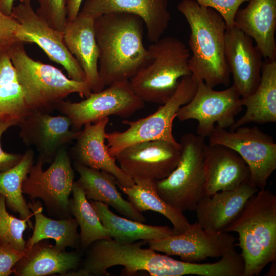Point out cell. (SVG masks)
Segmentation results:
<instances>
[{"label":"cell","instance_id":"obj_24","mask_svg":"<svg viewBox=\"0 0 276 276\" xmlns=\"http://www.w3.org/2000/svg\"><path fill=\"white\" fill-rule=\"evenodd\" d=\"M79 175L77 181L83 189L88 200L99 201L114 209L128 219L144 222L146 218L137 212L129 201L124 199L118 190V181L111 174L74 162Z\"/></svg>","mask_w":276,"mask_h":276},{"label":"cell","instance_id":"obj_30","mask_svg":"<svg viewBox=\"0 0 276 276\" xmlns=\"http://www.w3.org/2000/svg\"><path fill=\"white\" fill-rule=\"evenodd\" d=\"M30 111L8 50H0V119L19 124Z\"/></svg>","mask_w":276,"mask_h":276},{"label":"cell","instance_id":"obj_15","mask_svg":"<svg viewBox=\"0 0 276 276\" xmlns=\"http://www.w3.org/2000/svg\"><path fill=\"white\" fill-rule=\"evenodd\" d=\"M19 137L27 147L34 146L44 164L53 160L62 147L76 140L81 130H71V121L65 115L31 111L19 122Z\"/></svg>","mask_w":276,"mask_h":276},{"label":"cell","instance_id":"obj_9","mask_svg":"<svg viewBox=\"0 0 276 276\" xmlns=\"http://www.w3.org/2000/svg\"><path fill=\"white\" fill-rule=\"evenodd\" d=\"M209 138V144L222 145L238 153L248 166L249 181L259 190L265 188L276 169V143L271 135L257 127L227 130L216 126Z\"/></svg>","mask_w":276,"mask_h":276},{"label":"cell","instance_id":"obj_18","mask_svg":"<svg viewBox=\"0 0 276 276\" xmlns=\"http://www.w3.org/2000/svg\"><path fill=\"white\" fill-rule=\"evenodd\" d=\"M203 163L205 176L204 195L235 190L248 181V165L235 151L219 144H204Z\"/></svg>","mask_w":276,"mask_h":276},{"label":"cell","instance_id":"obj_38","mask_svg":"<svg viewBox=\"0 0 276 276\" xmlns=\"http://www.w3.org/2000/svg\"><path fill=\"white\" fill-rule=\"evenodd\" d=\"M83 0H66L67 22L75 20L80 11Z\"/></svg>","mask_w":276,"mask_h":276},{"label":"cell","instance_id":"obj_10","mask_svg":"<svg viewBox=\"0 0 276 276\" xmlns=\"http://www.w3.org/2000/svg\"><path fill=\"white\" fill-rule=\"evenodd\" d=\"M106 89L91 92L79 102L61 101L57 110L67 116L72 127L79 130L86 123H95L109 116L128 118L143 108L145 102L132 90L129 81L116 82Z\"/></svg>","mask_w":276,"mask_h":276},{"label":"cell","instance_id":"obj_7","mask_svg":"<svg viewBox=\"0 0 276 276\" xmlns=\"http://www.w3.org/2000/svg\"><path fill=\"white\" fill-rule=\"evenodd\" d=\"M179 143L181 156L178 165L168 177L155 182L160 197L183 213L195 211L198 201L205 194V142L204 138L199 135L187 133Z\"/></svg>","mask_w":276,"mask_h":276},{"label":"cell","instance_id":"obj_17","mask_svg":"<svg viewBox=\"0 0 276 276\" xmlns=\"http://www.w3.org/2000/svg\"><path fill=\"white\" fill-rule=\"evenodd\" d=\"M259 190L248 181L235 190L204 195L195 210L197 223L204 229L224 232L241 214L248 199Z\"/></svg>","mask_w":276,"mask_h":276},{"label":"cell","instance_id":"obj_19","mask_svg":"<svg viewBox=\"0 0 276 276\" xmlns=\"http://www.w3.org/2000/svg\"><path fill=\"white\" fill-rule=\"evenodd\" d=\"M108 121L109 117H106L95 123H85L72 148V157L75 162L111 174L117 179L118 187H131L134 181L116 164L105 144Z\"/></svg>","mask_w":276,"mask_h":276},{"label":"cell","instance_id":"obj_23","mask_svg":"<svg viewBox=\"0 0 276 276\" xmlns=\"http://www.w3.org/2000/svg\"><path fill=\"white\" fill-rule=\"evenodd\" d=\"M80 252L60 249L45 239L26 248L23 257L13 267L16 276L65 275L77 269L81 263Z\"/></svg>","mask_w":276,"mask_h":276},{"label":"cell","instance_id":"obj_34","mask_svg":"<svg viewBox=\"0 0 276 276\" xmlns=\"http://www.w3.org/2000/svg\"><path fill=\"white\" fill-rule=\"evenodd\" d=\"M201 6L211 8L218 12L224 20L226 27L235 24L236 13L242 4L250 0H194Z\"/></svg>","mask_w":276,"mask_h":276},{"label":"cell","instance_id":"obj_36","mask_svg":"<svg viewBox=\"0 0 276 276\" xmlns=\"http://www.w3.org/2000/svg\"><path fill=\"white\" fill-rule=\"evenodd\" d=\"M17 121L13 120L0 119V172H4L16 165L22 158L23 154L8 153L1 146V140L3 133L7 129L18 125Z\"/></svg>","mask_w":276,"mask_h":276},{"label":"cell","instance_id":"obj_4","mask_svg":"<svg viewBox=\"0 0 276 276\" xmlns=\"http://www.w3.org/2000/svg\"><path fill=\"white\" fill-rule=\"evenodd\" d=\"M8 52L30 110L50 113L71 94L86 98L91 93L86 82L74 80L57 67L33 59L22 42L13 44Z\"/></svg>","mask_w":276,"mask_h":276},{"label":"cell","instance_id":"obj_33","mask_svg":"<svg viewBox=\"0 0 276 276\" xmlns=\"http://www.w3.org/2000/svg\"><path fill=\"white\" fill-rule=\"evenodd\" d=\"M35 11L54 29L63 32L67 24L66 0H36Z\"/></svg>","mask_w":276,"mask_h":276},{"label":"cell","instance_id":"obj_37","mask_svg":"<svg viewBox=\"0 0 276 276\" xmlns=\"http://www.w3.org/2000/svg\"><path fill=\"white\" fill-rule=\"evenodd\" d=\"M24 254L25 252L10 246L0 245V276H8L13 273V267Z\"/></svg>","mask_w":276,"mask_h":276},{"label":"cell","instance_id":"obj_14","mask_svg":"<svg viewBox=\"0 0 276 276\" xmlns=\"http://www.w3.org/2000/svg\"><path fill=\"white\" fill-rule=\"evenodd\" d=\"M147 242L155 251L179 256L185 262L198 263L208 258L222 257L235 248V238L228 232L204 229L196 222L181 234Z\"/></svg>","mask_w":276,"mask_h":276},{"label":"cell","instance_id":"obj_13","mask_svg":"<svg viewBox=\"0 0 276 276\" xmlns=\"http://www.w3.org/2000/svg\"><path fill=\"white\" fill-rule=\"evenodd\" d=\"M181 148V145L165 140L145 141L126 147L116 159L133 180H160L168 177L178 165Z\"/></svg>","mask_w":276,"mask_h":276},{"label":"cell","instance_id":"obj_32","mask_svg":"<svg viewBox=\"0 0 276 276\" xmlns=\"http://www.w3.org/2000/svg\"><path fill=\"white\" fill-rule=\"evenodd\" d=\"M28 226L27 219L17 218L7 212L5 197L0 194V245H8L25 252L26 241L23 234Z\"/></svg>","mask_w":276,"mask_h":276},{"label":"cell","instance_id":"obj_26","mask_svg":"<svg viewBox=\"0 0 276 276\" xmlns=\"http://www.w3.org/2000/svg\"><path fill=\"white\" fill-rule=\"evenodd\" d=\"M110 238L123 243L139 240H155L174 235L173 229L167 226H154L123 218L113 213L103 202L89 200Z\"/></svg>","mask_w":276,"mask_h":276},{"label":"cell","instance_id":"obj_39","mask_svg":"<svg viewBox=\"0 0 276 276\" xmlns=\"http://www.w3.org/2000/svg\"><path fill=\"white\" fill-rule=\"evenodd\" d=\"M15 0H0V9L6 15H11ZM26 0H20L24 2Z\"/></svg>","mask_w":276,"mask_h":276},{"label":"cell","instance_id":"obj_12","mask_svg":"<svg viewBox=\"0 0 276 276\" xmlns=\"http://www.w3.org/2000/svg\"><path fill=\"white\" fill-rule=\"evenodd\" d=\"M11 15L20 25L17 34L19 42L36 44L51 61L63 67L70 78L86 82L83 71L65 43L63 32L54 29L38 15L31 0L20 2L14 6Z\"/></svg>","mask_w":276,"mask_h":276},{"label":"cell","instance_id":"obj_16","mask_svg":"<svg viewBox=\"0 0 276 276\" xmlns=\"http://www.w3.org/2000/svg\"><path fill=\"white\" fill-rule=\"evenodd\" d=\"M225 54L233 84L241 98L252 94L261 79L262 55L253 39L235 25L226 27Z\"/></svg>","mask_w":276,"mask_h":276},{"label":"cell","instance_id":"obj_1","mask_svg":"<svg viewBox=\"0 0 276 276\" xmlns=\"http://www.w3.org/2000/svg\"><path fill=\"white\" fill-rule=\"evenodd\" d=\"M144 25L139 16L127 12H110L95 18L99 74L105 86L129 81L150 61L143 42Z\"/></svg>","mask_w":276,"mask_h":276},{"label":"cell","instance_id":"obj_3","mask_svg":"<svg viewBox=\"0 0 276 276\" xmlns=\"http://www.w3.org/2000/svg\"><path fill=\"white\" fill-rule=\"evenodd\" d=\"M225 232L239 234L243 276L258 275L276 259V196L265 188L259 190Z\"/></svg>","mask_w":276,"mask_h":276},{"label":"cell","instance_id":"obj_31","mask_svg":"<svg viewBox=\"0 0 276 276\" xmlns=\"http://www.w3.org/2000/svg\"><path fill=\"white\" fill-rule=\"evenodd\" d=\"M72 193L73 197L70 199L69 208L80 227V247L87 249L96 240L110 238L108 230L103 225L83 189L77 181L74 182Z\"/></svg>","mask_w":276,"mask_h":276},{"label":"cell","instance_id":"obj_2","mask_svg":"<svg viewBox=\"0 0 276 276\" xmlns=\"http://www.w3.org/2000/svg\"><path fill=\"white\" fill-rule=\"evenodd\" d=\"M177 9L190 28L189 67L192 77L213 88L228 86L231 74L225 58L226 25L223 17L214 9L194 0H182Z\"/></svg>","mask_w":276,"mask_h":276},{"label":"cell","instance_id":"obj_25","mask_svg":"<svg viewBox=\"0 0 276 276\" xmlns=\"http://www.w3.org/2000/svg\"><path fill=\"white\" fill-rule=\"evenodd\" d=\"M240 102L242 106L246 107V112L235 121L230 130L249 123L276 122V59L263 61L257 88L250 95L241 98Z\"/></svg>","mask_w":276,"mask_h":276},{"label":"cell","instance_id":"obj_28","mask_svg":"<svg viewBox=\"0 0 276 276\" xmlns=\"http://www.w3.org/2000/svg\"><path fill=\"white\" fill-rule=\"evenodd\" d=\"M131 187H119L128 196L134 209L141 213L153 211L166 217L173 224L174 235L184 232L190 223L183 212L174 208L166 202L158 195L155 180L148 179L134 180Z\"/></svg>","mask_w":276,"mask_h":276},{"label":"cell","instance_id":"obj_35","mask_svg":"<svg viewBox=\"0 0 276 276\" xmlns=\"http://www.w3.org/2000/svg\"><path fill=\"white\" fill-rule=\"evenodd\" d=\"M20 24L12 15L3 13L0 9V50H8L19 42L17 37Z\"/></svg>","mask_w":276,"mask_h":276},{"label":"cell","instance_id":"obj_20","mask_svg":"<svg viewBox=\"0 0 276 276\" xmlns=\"http://www.w3.org/2000/svg\"><path fill=\"white\" fill-rule=\"evenodd\" d=\"M114 12L139 16L144 22L151 42L161 38L171 19L168 0H86L79 13L95 18Z\"/></svg>","mask_w":276,"mask_h":276},{"label":"cell","instance_id":"obj_6","mask_svg":"<svg viewBox=\"0 0 276 276\" xmlns=\"http://www.w3.org/2000/svg\"><path fill=\"white\" fill-rule=\"evenodd\" d=\"M197 85L191 75L183 76L174 95L155 112L136 121H122V123L129 126L124 131L106 133L109 155L116 159L126 147L149 141L165 140L180 146L173 135V122L179 108L193 98Z\"/></svg>","mask_w":276,"mask_h":276},{"label":"cell","instance_id":"obj_8","mask_svg":"<svg viewBox=\"0 0 276 276\" xmlns=\"http://www.w3.org/2000/svg\"><path fill=\"white\" fill-rule=\"evenodd\" d=\"M43 164L38 157L24 181L23 193L32 200L42 199L50 215L60 219L71 217L69 197L72 192L75 173L67 151L61 147L45 171L42 170Z\"/></svg>","mask_w":276,"mask_h":276},{"label":"cell","instance_id":"obj_22","mask_svg":"<svg viewBox=\"0 0 276 276\" xmlns=\"http://www.w3.org/2000/svg\"><path fill=\"white\" fill-rule=\"evenodd\" d=\"M234 25L255 40L265 59H276V0H250L237 10Z\"/></svg>","mask_w":276,"mask_h":276},{"label":"cell","instance_id":"obj_29","mask_svg":"<svg viewBox=\"0 0 276 276\" xmlns=\"http://www.w3.org/2000/svg\"><path fill=\"white\" fill-rule=\"evenodd\" d=\"M33 151L27 150L16 165L0 172V194L5 197L6 206L18 213L20 218L27 219L31 229L34 227L31 220L33 214L24 197L22 185L33 165Z\"/></svg>","mask_w":276,"mask_h":276},{"label":"cell","instance_id":"obj_21","mask_svg":"<svg viewBox=\"0 0 276 276\" xmlns=\"http://www.w3.org/2000/svg\"><path fill=\"white\" fill-rule=\"evenodd\" d=\"M94 18L79 13L67 22L63 31L65 43L83 71L91 92L103 90L105 85L98 70L99 49L94 30Z\"/></svg>","mask_w":276,"mask_h":276},{"label":"cell","instance_id":"obj_11","mask_svg":"<svg viewBox=\"0 0 276 276\" xmlns=\"http://www.w3.org/2000/svg\"><path fill=\"white\" fill-rule=\"evenodd\" d=\"M240 99L234 85L218 91L204 82H199L193 98L179 108L176 118L180 121L197 120V134L205 139L213 132L215 124L224 129L233 125L235 117L243 109Z\"/></svg>","mask_w":276,"mask_h":276},{"label":"cell","instance_id":"obj_5","mask_svg":"<svg viewBox=\"0 0 276 276\" xmlns=\"http://www.w3.org/2000/svg\"><path fill=\"white\" fill-rule=\"evenodd\" d=\"M149 62L129 80L133 92L143 101L164 104L176 91L180 79L191 75L190 51L179 39L167 36L147 48Z\"/></svg>","mask_w":276,"mask_h":276},{"label":"cell","instance_id":"obj_27","mask_svg":"<svg viewBox=\"0 0 276 276\" xmlns=\"http://www.w3.org/2000/svg\"><path fill=\"white\" fill-rule=\"evenodd\" d=\"M28 204L34 216L35 224L32 236L26 241V248H30L39 241L48 239L54 240L55 245L60 249L77 247L80 237L78 224L74 218L54 219L42 213L43 208L40 201L32 200Z\"/></svg>","mask_w":276,"mask_h":276}]
</instances>
